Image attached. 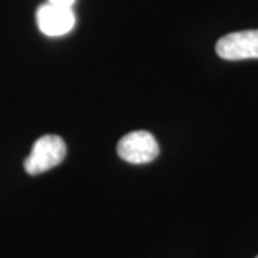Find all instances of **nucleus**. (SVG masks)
Listing matches in <instances>:
<instances>
[{"mask_svg": "<svg viewBox=\"0 0 258 258\" xmlns=\"http://www.w3.org/2000/svg\"><path fill=\"white\" fill-rule=\"evenodd\" d=\"M66 157V144L57 135H43L33 144L25 161L29 175H39L57 166Z\"/></svg>", "mask_w": 258, "mask_h": 258, "instance_id": "f257e3e1", "label": "nucleus"}, {"mask_svg": "<svg viewBox=\"0 0 258 258\" xmlns=\"http://www.w3.org/2000/svg\"><path fill=\"white\" fill-rule=\"evenodd\" d=\"M47 2L56 6H63V8H72L76 3V0H47Z\"/></svg>", "mask_w": 258, "mask_h": 258, "instance_id": "39448f33", "label": "nucleus"}, {"mask_svg": "<svg viewBox=\"0 0 258 258\" xmlns=\"http://www.w3.org/2000/svg\"><path fill=\"white\" fill-rule=\"evenodd\" d=\"M36 22L43 35L57 37L69 33L75 28L76 16L72 8L56 6L47 2L39 6L36 12Z\"/></svg>", "mask_w": 258, "mask_h": 258, "instance_id": "20e7f679", "label": "nucleus"}, {"mask_svg": "<svg viewBox=\"0 0 258 258\" xmlns=\"http://www.w3.org/2000/svg\"><path fill=\"white\" fill-rule=\"evenodd\" d=\"M116 151L123 161L142 165L154 161L159 155V144L151 132L134 131L120 138Z\"/></svg>", "mask_w": 258, "mask_h": 258, "instance_id": "f03ea898", "label": "nucleus"}, {"mask_svg": "<svg viewBox=\"0 0 258 258\" xmlns=\"http://www.w3.org/2000/svg\"><path fill=\"white\" fill-rule=\"evenodd\" d=\"M257 258H258V255H257Z\"/></svg>", "mask_w": 258, "mask_h": 258, "instance_id": "423d86ee", "label": "nucleus"}, {"mask_svg": "<svg viewBox=\"0 0 258 258\" xmlns=\"http://www.w3.org/2000/svg\"><path fill=\"white\" fill-rule=\"evenodd\" d=\"M215 50L225 60L258 59V29L234 32L222 36L217 42Z\"/></svg>", "mask_w": 258, "mask_h": 258, "instance_id": "7ed1b4c3", "label": "nucleus"}]
</instances>
